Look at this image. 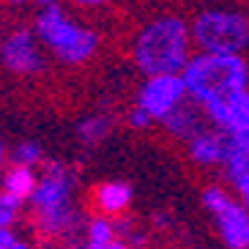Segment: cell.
<instances>
[{"mask_svg":"<svg viewBox=\"0 0 249 249\" xmlns=\"http://www.w3.org/2000/svg\"><path fill=\"white\" fill-rule=\"evenodd\" d=\"M192 28L181 17H156L134 38V63L148 80L151 77H176L183 74L192 60Z\"/></svg>","mask_w":249,"mask_h":249,"instance_id":"obj_1","label":"cell"},{"mask_svg":"<svg viewBox=\"0 0 249 249\" xmlns=\"http://www.w3.org/2000/svg\"><path fill=\"white\" fill-rule=\"evenodd\" d=\"M186 93L200 107L247 90L249 66L241 55H195L181 74Z\"/></svg>","mask_w":249,"mask_h":249,"instance_id":"obj_2","label":"cell"},{"mask_svg":"<svg viewBox=\"0 0 249 249\" xmlns=\"http://www.w3.org/2000/svg\"><path fill=\"white\" fill-rule=\"evenodd\" d=\"M36 36L47 50L55 52V58L69 66H80L90 60L99 50V36L93 30L74 22L55 3L44 6V11L36 17Z\"/></svg>","mask_w":249,"mask_h":249,"instance_id":"obj_3","label":"cell"},{"mask_svg":"<svg viewBox=\"0 0 249 249\" xmlns=\"http://www.w3.org/2000/svg\"><path fill=\"white\" fill-rule=\"evenodd\" d=\"M192 41L203 55H241L249 47V17L233 8H208L192 22Z\"/></svg>","mask_w":249,"mask_h":249,"instance_id":"obj_4","label":"cell"},{"mask_svg":"<svg viewBox=\"0 0 249 249\" xmlns=\"http://www.w3.org/2000/svg\"><path fill=\"white\" fill-rule=\"evenodd\" d=\"M30 203L38 211V225L50 235H60L74 227L77 216L71 211V178L60 161L47 164V173L38 181Z\"/></svg>","mask_w":249,"mask_h":249,"instance_id":"obj_5","label":"cell"},{"mask_svg":"<svg viewBox=\"0 0 249 249\" xmlns=\"http://www.w3.org/2000/svg\"><path fill=\"white\" fill-rule=\"evenodd\" d=\"M183 96H186V85H183L181 74H176V77H151L137 93V107L145 110L154 121H164L176 107L183 104Z\"/></svg>","mask_w":249,"mask_h":249,"instance_id":"obj_6","label":"cell"},{"mask_svg":"<svg viewBox=\"0 0 249 249\" xmlns=\"http://www.w3.org/2000/svg\"><path fill=\"white\" fill-rule=\"evenodd\" d=\"M0 60H3V66H6L8 71H17V74L41 71L44 58H41L38 38L33 36V30L19 28V30H14L11 36L3 38V47H0Z\"/></svg>","mask_w":249,"mask_h":249,"instance_id":"obj_7","label":"cell"},{"mask_svg":"<svg viewBox=\"0 0 249 249\" xmlns=\"http://www.w3.org/2000/svg\"><path fill=\"white\" fill-rule=\"evenodd\" d=\"M205 118H211L219 126V132L225 134H249V90H238V93L211 102L203 107Z\"/></svg>","mask_w":249,"mask_h":249,"instance_id":"obj_8","label":"cell"},{"mask_svg":"<svg viewBox=\"0 0 249 249\" xmlns=\"http://www.w3.org/2000/svg\"><path fill=\"white\" fill-rule=\"evenodd\" d=\"M216 225H219V235L227 249H249V211L241 203H230L222 211L213 213Z\"/></svg>","mask_w":249,"mask_h":249,"instance_id":"obj_9","label":"cell"},{"mask_svg":"<svg viewBox=\"0 0 249 249\" xmlns=\"http://www.w3.org/2000/svg\"><path fill=\"white\" fill-rule=\"evenodd\" d=\"M161 124H164V129H167L170 134H176V137L192 142L197 134L205 132V112L200 110L195 102H186V104H181V107H176Z\"/></svg>","mask_w":249,"mask_h":249,"instance_id":"obj_10","label":"cell"},{"mask_svg":"<svg viewBox=\"0 0 249 249\" xmlns=\"http://www.w3.org/2000/svg\"><path fill=\"white\" fill-rule=\"evenodd\" d=\"M222 164H225V176L233 183L249 176V134H227Z\"/></svg>","mask_w":249,"mask_h":249,"instance_id":"obj_11","label":"cell"},{"mask_svg":"<svg viewBox=\"0 0 249 249\" xmlns=\"http://www.w3.org/2000/svg\"><path fill=\"white\" fill-rule=\"evenodd\" d=\"M225 145H227V134L225 132H213L205 129L203 134L189 142V156L197 164H219L225 159Z\"/></svg>","mask_w":249,"mask_h":249,"instance_id":"obj_12","label":"cell"},{"mask_svg":"<svg viewBox=\"0 0 249 249\" xmlns=\"http://www.w3.org/2000/svg\"><path fill=\"white\" fill-rule=\"evenodd\" d=\"M93 203L102 213H121L132 203V186L121 181H107L99 183L93 189Z\"/></svg>","mask_w":249,"mask_h":249,"instance_id":"obj_13","label":"cell"},{"mask_svg":"<svg viewBox=\"0 0 249 249\" xmlns=\"http://www.w3.org/2000/svg\"><path fill=\"white\" fill-rule=\"evenodd\" d=\"M36 186H38V181H36V176H33V170H28V167H14L3 176V192L14 195L17 200L33 197Z\"/></svg>","mask_w":249,"mask_h":249,"instance_id":"obj_14","label":"cell"},{"mask_svg":"<svg viewBox=\"0 0 249 249\" xmlns=\"http://www.w3.org/2000/svg\"><path fill=\"white\" fill-rule=\"evenodd\" d=\"M115 244V225L104 216H96L88 227V249H110Z\"/></svg>","mask_w":249,"mask_h":249,"instance_id":"obj_15","label":"cell"},{"mask_svg":"<svg viewBox=\"0 0 249 249\" xmlns=\"http://www.w3.org/2000/svg\"><path fill=\"white\" fill-rule=\"evenodd\" d=\"M80 137L82 142H88V145H93V142H99V140L107 137V132H110V121L104 115H93V118H85L80 124Z\"/></svg>","mask_w":249,"mask_h":249,"instance_id":"obj_16","label":"cell"},{"mask_svg":"<svg viewBox=\"0 0 249 249\" xmlns=\"http://www.w3.org/2000/svg\"><path fill=\"white\" fill-rule=\"evenodd\" d=\"M14 161L17 167H33V164H38L41 161V145L38 142H19V145L14 148Z\"/></svg>","mask_w":249,"mask_h":249,"instance_id":"obj_17","label":"cell"},{"mask_svg":"<svg viewBox=\"0 0 249 249\" xmlns=\"http://www.w3.org/2000/svg\"><path fill=\"white\" fill-rule=\"evenodd\" d=\"M227 203H230V195H227L222 186H205V189H203V205H205L211 213L222 211Z\"/></svg>","mask_w":249,"mask_h":249,"instance_id":"obj_18","label":"cell"},{"mask_svg":"<svg viewBox=\"0 0 249 249\" xmlns=\"http://www.w3.org/2000/svg\"><path fill=\"white\" fill-rule=\"evenodd\" d=\"M151 121H154V118L148 115L145 110H132V115H129V126H132V129H148V126H151Z\"/></svg>","mask_w":249,"mask_h":249,"instance_id":"obj_19","label":"cell"},{"mask_svg":"<svg viewBox=\"0 0 249 249\" xmlns=\"http://www.w3.org/2000/svg\"><path fill=\"white\" fill-rule=\"evenodd\" d=\"M0 208H8V211H17L22 208V200H17L14 195H8V192H0Z\"/></svg>","mask_w":249,"mask_h":249,"instance_id":"obj_20","label":"cell"},{"mask_svg":"<svg viewBox=\"0 0 249 249\" xmlns=\"http://www.w3.org/2000/svg\"><path fill=\"white\" fill-rule=\"evenodd\" d=\"M17 219V211H8V208H0V230H11Z\"/></svg>","mask_w":249,"mask_h":249,"instance_id":"obj_21","label":"cell"},{"mask_svg":"<svg viewBox=\"0 0 249 249\" xmlns=\"http://www.w3.org/2000/svg\"><path fill=\"white\" fill-rule=\"evenodd\" d=\"M238 186V192H241V200H244V208L249 211V176L247 178H241V181L235 183Z\"/></svg>","mask_w":249,"mask_h":249,"instance_id":"obj_22","label":"cell"},{"mask_svg":"<svg viewBox=\"0 0 249 249\" xmlns=\"http://www.w3.org/2000/svg\"><path fill=\"white\" fill-rule=\"evenodd\" d=\"M14 244H17V238H14L11 230H0V247L8 249V247H14Z\"/></svg>","mask_w":249,"mask_h":249,"instance_id":"obj_23","label":"cell"},{"mask_svg":"<svg viewBox=\"0 0 249 249\" xmlns=\"http://www.w3.org/2000/svg\"><path fill=\"white\" fill-rule=\"evenodd\" d=\"M110 249H132V247H129V244H126V241H115V244H112Z\"/></svg>","mask_w":249,"mask_h":249,"instance_id":"obj_24","label":"cell"},{"mask_svg":"<svg viewBox=\"0 0 249 249\" xmlns=\"http://www.w3.org/2000/svg\"><path fill=\"white\" fill-rule=\"evenodd\" d=\"M8 249H30V247H28V244H22V241H17L14 247H8Z\"/></svg>","mask_w":249,"mask_h":249,"instance_id":"obj_25","label":"cell"},{"mask_svg":"<svg viewBox=\"0 0 249 249\" xmlns=\"http://www.w3.org/2000/svg\"><path fill=\"white\" fill-rule=\"evenodd\" d=\"M3 159H6V148H3V142H0V167H3Z\"/></svg>","mask_w":249,"mask_h":249,"instance_id":"obj_26","label":"cell"}]
</instances>
